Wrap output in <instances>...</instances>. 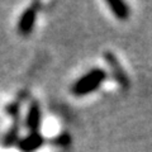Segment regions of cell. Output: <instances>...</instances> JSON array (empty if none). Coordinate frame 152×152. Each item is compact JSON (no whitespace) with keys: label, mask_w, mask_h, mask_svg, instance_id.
<instances>
[{"label":"cell","mask_w":152,"mask_h":152,"mask_svg":"<svg viewBox=\"0 0 152 152\" xmlns=\"http://www.w3.org/2000/svg\"><path fill=\"white\" fill-rule=\"evenodd\" d=\"M107 79V72L103 69H93L75 81L71 91L76 96H85L94 93L103 85Z\"/></svg>","instance_id":"obj_1"},{"label":"cell","mask_w":152,"mask_h":152,"mask_svg":"<svg viewBox=\"0 0 152 152\" xmlns=\"http://www.w3.org/2000/svg\"><path fill=\"white\" fill-rule=\"evenodd\" d=\"M104 60H105L107 65L109 66V69H110L113 77L115 79L118 85L127 89L129 86V77H128L127 72L124 71V69H123V66L121 65L119 60L117 58V56L114 55L112 51H107L105 53H104Z\"/></svg>","instance_id":"obj_2"},{"label":"cell","mask_w":152,"mask_h":152,"mask_svg":"<svg viewBox=\"0 0 152 152\" xmlns=\"http://www.w3.org/2000/svg\"><path fill=\"white\" fill-rule=\"evenodd\" d=\"M37 13H38V8L36 4H33L32 7L27 8L23 14L20 15L18 20V33L22 36H29L33 28L36 26V20H37Z\"/></svg>","instance_id":"obj_3"},{"label":"cell","mask_w":152,"mask_h":152,"mask_svg":"<svg viewBox=\"0 0 152 152\" xmlns=\"http://www.w3.org/2000/svg\"><path fill=\"white\" fill-rule=\"evenodd\" d=\"M45 145V137L39 132H29V134L17 142L18 148L22 152H34Z\"/></svg>","instance_id":"obj_4"},{"label":"cell","mask_w":152,"mask_h":152,"mask_svg":"<svg viewBox=\"0 0 152 152\" xmlns=\"http://www.w3.org/2000/svg\"><path fill=\"white\" fill-rule=\"evenodd\" d=\"M42 124V112L41 107L36 100L31 103L28 108V113L26 117V127L31 132H39V128Z\"/></svg>","instance_id":"obj_5"},{"label":"cell","mask_w":152,"mask_h":152,"mask_svg":"<svg viewBox=\"0 0 152 152\" xmlns=\"http://www.w3.org/2000/svg\"><path fill=\"white\" fill-rule=\"evenodd\" d=\"M107 5L114 14V17L118 18L119 20H127L129 18L131 12L127 3L121 1V0H107Z\"/></svg>","instance_id":"obj_6"},{"label":"cell","mask_w":152,"mask_h":152,"mask_svg":"<svg viewBox=\"0 0 152 152\" xmlns=\"http://www.w3.org/2000/svg\"><path fill=\"white\" fill-rule=\"evenodd\" d=\"M19 131H20V128H19V121H14V124L12 126V128H9V131L3 137L1 146L5 147V148H9V147L17 145V142L19 141Z\"/></svg>","instance_id":"obj_7"},{"label":"cell","mask_w":152,"mask_h":152,"mask_svg":"<svg viewBox=\"0 0 152 152\" xmlns=\"http://www.w3.org/2000/svg\"><path fill=\"white\" fill-rule=\"evenodd\" d=\"M5 112L9 117L14 118V121H19V115H20V103L19 102L10 103L9 105H7Z\"/></svg>","instance_id":"obj_8"},{"label":"cell","mask_w":152,"mask_h":152,"mask_svg":"<svg viewBox=\"0 0 152 152\" xmlns=\"http://www.w3.org/2000/svg\"><path fill=\"white\" fill-rule=\"evenodd\" d=\"M52 142H53V145H57V146H67L70 145L71 138L67 133H64V134H60L58 137H56Z\"/></svg>","instance_id":"obj_9"}]
</instances>
